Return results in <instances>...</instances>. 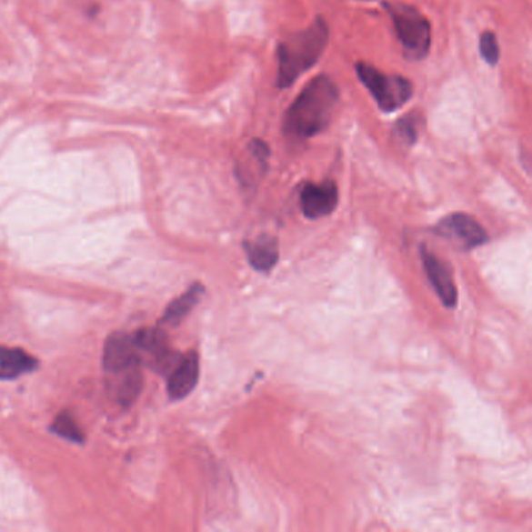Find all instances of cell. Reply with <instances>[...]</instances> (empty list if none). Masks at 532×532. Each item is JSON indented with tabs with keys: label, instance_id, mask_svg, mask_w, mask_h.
<instances>
[{
	"label": "cell",
	"instance_id": "e0dca14e",
	"mask_svg": "<svg viewBox=\"0 0 532 532\" xmlns=\"http://www.w3.org/2000/svg\"><path fill=\"white\" fill-rule=\"evenodd\" d=\"M248 147H250V152H252L253 156L258 159L261 165L266 166L270 156L269 146L264 143L263 139H253Z\"/></svg>",
	"mask_w": 532,
	"mask_h": 532
},
{
	"label": "cell",
	"instance_id": "7a4b0ae2",
	"mask_svg": "<svg viewBox=\"0 0 532 532\" xmlns=\"http://www.w3.org/2000/svg\"><path fill=\"white\" fill-rule=\"evenodd\" d=\"M329 28L324 17L318 16L311 27L281 39L278 45V75L276 86L291 88L305 72L317 65L328 45Z\"/></svg>",
	"mask_w": 532,
	"mask_h": 532
},
{
	"label": "cell",
	"instance_id": "ba28073f",
	"mask_svg": "<svg viewBox=\"0 0 532 532\" xmlns=\"http://www.w3.org/2000/svg\"><path fill=\"white\" fill-rule=\"evenodd\" d=\"M198 375H200V363L197 353H187L182 356L180 363L170 372L167 376V394L170 400H182L193 392L197 386Z\"/></svg>",
	"mask_w": 532,
	"mask_h": 532
},
{
	"label": "cell",
	"instance_id": "277c9868",
	"mask_svg": "<svg viewBox=\"0 0 532 532\" xmlns=\"http://www.w3.org/2000/svg\"><path fill=\"white\" fill-rule=\"evenodd\" d=\"M355 69L361 83L374 95L379 110L386 115L396 113L411 100L414 88L407 78L389 75L363 61L356 63Z\"/></svg>",
	"mask_w": 532,
	"mask_h": 532
},
{
	"label": "cell",
	"instance_id": "5bb4252c",
	"mask_svg": "<svg viewBox=\"0 0 532 532\" xmlns=\"http://www.w3.org/2000/svg\"><path fill=\"white\" fill-rule=\"evenodd\" d=\"M50 431L74 444H85L82 429L75 422V418L72 417L67 411H63L60 416H56L55 422L50 425Z\"/></svg>",
	"mask_w": 532,
	"mask_h": 532
},
{
	"label": "cell",
	"instance_id": "7c38bea8",
	"mask_svg": "<svg viewBox=\"0 0 532 532\" xmlns=\"http://www.w3.org/2000/svg\"><path fill=\"white\" fill-rule=\"evenodd\" d=\"M205 287L200 283H194L183 296L176 298L166 309L165 316L159 320L161 325H178L187 314L193 311L198 300L204 296Z\"/></svg>",
	"mask_w": 532,
	"mask_h": 532
},
{
	"label": "cell",
	"instance_id": "9c48e42d",
	"mask_svg": "<svg viewBox=\"0 0 532 532\" xmlns=\"http://www.w3.org/2000/svg\"><path fill=\"white\" fill-rule=\"evenodd\" d=\"M422 259L429 281L442 303L447 307H455L457 303V289L447 264L442 263L434 253L428 252L425 247L422 248Z\"/></svg>",
	"mask_w": 532,
	"mask_h": 532
},
{
	"label": "cell",
	"instance_id": "5b68a950",
	"mask_svg": "<svg viewBox=\"0 0 532 532\" xmlns=\"http://www.w3.org/2000/svg\"><path fill=\"white\" fill-rule=\"evenodd\" d=\"M436 233L455 242L457 247L464 250L479 247L488 241L487 231L472 216L455 213L440 220L436 226Z\"/></svg>",
	"mask_w": 532,
	"mask_h": 532
},
{
	"label": "cell",
	"instance_id": "8fae6325",
	"mask_svg": "<svg viewBox=\"0 0 532 532\" xmlns=\"http://www.w3.org/2000/svg\"><path fill=\"white\" fill-rule=\"evenodd\" d=\"M38 366V359L23 348L0 346V379L10 381L19 378L21 375L34 372Z\"/></svg>",
	"mask_w": 532,
	"mask_h": 532
},
{
	"label": "cell",
	"instance_id": "52a82bcc",
	"mask_svg": "<svg viewBox=\"0 0 532 532\" xmlns=\"http://www.w3.org/2000/svg\"><path fill=\"white\" fill-rule=\"evenodd\" d=\"M141 363L132 335L113 333L105 342L104 368L108 374H117L125 368L141 366Z\"/></svg>",
	"mask_w": 532,
	"mask_h": 532
},
{
	"label": "cell",
	"instance_id": "4fadbf2b",
	"mask_svg": "<svg viewBox=\"0 0 532 532\" xmlns=\"http://www.w3.org/2000/svg\"><path fill=\"white\" fill-rule=\"evenodd\" d=\"M119 378L115 379V394L117 400L121 401L124 407L132 405L136 400L141 387H143V374H141V366L125 368L122 372H117Z\"/></svg>",
	"mask_w": 532,
	"mask_h": 532
},
{
	"label": "cell",
	"instance_id": "8992f818",
	"mask_svg": "<svg viewBox=\"0 0 532 532\" xmlns=\"http://www.w3.org/2000/svg\"><path fill=\"white\" fill-rule=\"evenodd\" d=\"M339 204V191L335 182L307 183L300 194L303 215L307 219L329 216Z\"/></svg>",
	"mask_w": 532,
	"mask_h": 532
},
{
	"label": "cell",
	"instance_id": "3957f363",
	"mask_svg": "<svg viewBox=\"0 0 532 532\" xmlns=\"http://www.w3.org/2000/svg\"><path fill=\"white\" fill-rule=\"evenodd\" d=\"M383 6L389 13L407 60L427 58L431 49V24L428 19L411 5L383 2Z\"/></svg>",
	"mask_w": 532,
	"mask_h": 532
},
{
	"label": "cell",
	"instance_id": "9a60e30c",
	"mask_svg": "<svg viewBox=\"0 0 532 532\" xmlns=\"http://www.w3.org/2000/svg\"><path fill=\"white\" fill-rule=\"evenodd\" d=\"M394 135L405 146H412V144L417 143V121L414 119V115H407V117H403V119L396 122V126H394Z\"/></svg>",
	"mask_w": 532,
	"mask_h": 532
},
{
	"label": "cell",
	"instance_id": "30bf717a",
	"mask_svg": "<svg viewBox=\"0 0 532 532\" xmlns=\"http://www.w3.org/2000/svg\"><path fill=\"white\" fill-rule=\"evenodd\" d=\"M244 250L247 253L248 263L258 272H269L280 259L278 241L269 235L259 236L252 242H244Z\"/></svg>",
	"mask_w": 532,
	"mask_h": 532
},
{
	"label": "cell",
	"instance_id": "6da1fadb",
	"mask_svg": "<svg viewBox=\"0 0 532 532\" xmlns=\"http://www.w3.org/2000/svg\"><path fill=\"white\" fill-rule=\"evenodd\" d=\"M339 102V89L328 75H317L303 88L286 111L281 130L286 136L305 141L324 132Z\"/></svg>",
	"mask_w": 532,
	"mask_h": 532
},
{
	"label": "cell",
	"instance_id": "2e32d148",
	"mask_svg": "<svg viewBox=\"0 0 532 532\" xmlns=\"http://www.w3.org/2000/svg\"><path fill=\"white\" fill-rule=\"evenodd\" d=\"M479 52L481 56L490 66H495L499 60V45L497 35L490 30H486L479 38Z\"/></svg>",
	"mask_w": 532,
	"mask_h": 532
}]
</instances>
